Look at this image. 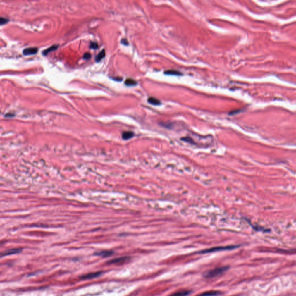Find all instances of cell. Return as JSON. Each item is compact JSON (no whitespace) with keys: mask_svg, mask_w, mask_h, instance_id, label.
<instances>
[{"mask_svg":"<svg viewBox=\"0 0 296 296\" xmlns=\"http://www.w3.org/2000/svg\"><path fill=\"white\" fill-rule=\"evenodd\" d=\"M229 269L228 266L220 267L218 268H215L214 269L205 272L203 273V276L205 278H214L217 276H219L223 274L224 272L226 271Z\"/></svg>","mask_w":296,"mask_h":296,"instance_id":"obj_1","label":"cell"},{"mask_svg":"<svg viewBox=\"0 0 296 296\" xmlns=\"http://www.w3.org/2000/svg\"><path fill=\"white\" fill-rule=\"evenodd\" d=\"M240 247V245H230V246H226V247H212L210 249H207L205 250H202L200 252H199V253H212V252H219V251H223V250H232L235 248H237Z\"/></svg>","mask_w":296,"mask_h":296,"instance_id":"obj_2","label":"cell"},{"mask_svg":"<svg viewBox=\"0 0 296 296\" xmlns=\"http://www.w3.org/2000/svg\"><path fill=\"white\" fill-rule=\"evenodd\" d=\"M22 251V248H15V249H12L10 250H8L4 252H2L0 253V257H4L7 256L9 255H12L14 254H17Z\"/></svg>","mask_w":296,"mask_h":296,"instance_id":"obj_3","label":"cell"},{"mask_svg":"<svg viewBox=\"0 0 296 296\" xmlns=\"http://www.w3.org/2000/svg\"><path fill=\"white\" fill-rule=\"evenodd\" d=\"M101 274V272H92V273H87L86 275H83L82 276H80V278L81 279H93L94 278H96L97 276H99V275H100Z\"/></svg>","mask_w":296,"mask_h":296,"instance_id":"obj_4","label":"cell"},{"mask_svg":"<svg viewBox=\"0 0 296 296\" xmlns=\"http://www.w3.org/2000/svg\"><path fill=\"white\" fill-rule=\"evenodd\" d=\"M128 260V257H122L119 258H116L115 259H113L109 261H108V263L111 264H119V263H123L125 261Z\"/></svg>","mask_w":296,"mask_h":296,"instance_id":"obj_5","label":"cell"},{"mask_svg":"<svg viewBox=\"0 0 296 296\" xmlns=\"http://www.w3.org/2000/svg\"><path fill=\"white\" fill-rule=\"evenodd\" d=\"M191 293V291L189 290H182L178 291L169 296H187Z\"/></svg>","mask_w":296,"mask_h":296,"instance_id":"obj_6","label":"cell"},{"mask_svg":"<svg viewBox=\"0 0 296 296\" xmlns=\"http://www.w3.org/2000/svg\"><path fill=\"white\" fill-rule=\"evenodd\" d=\"M221 295H222V293L219 291H208L196 296H217Z\"/></svg>","mask_w":296,"mask_h":296,"instance_id":"obj_7","label":"cell"},{"mask_svg":"<svg viewBox=\"0 0 296 296\" xmlns=\"http://www.w3.org/2000/svg\"><path fill=\"white\" fill-rule=\"evenodd\" d=\"M37 52H38V49L37 48H28L25 49L23 51V53L25 56H28V55L35 54Z\"/></svg>","mask_w":296,"mask_h":296,"instance_id":"obj_8","label":"cell"},{"mask_svg":"<svg viewBox=\"0 0 296 296\" xmlns=\"http://www.w3.org/2000/svg\"><path fill=\"white\" fill-rule=\"evenodd\" d=\"M113 252L112 251L104 250V251H101V252H99L98 253H96V254L102 256V257H108V256H111L113 254Z\"/></svg>","mask_w":296,"mask_h":296,"instance_id":"obj_9","label":"cell"},{"mask_svg":"<svg viewBox=\"0 0 296 296\" xmlns=\"http://www.w3.org/2000/svg\"><path fill=\"white\" fill-rule=\"evenodd\" d=\"M134 135V133L132 131H125L122 134V138L124 140H127L132 138Z\"/></svg>","mask_w":296,"mask_h":296,"instance_id":"obj_10","label":"cell"},{"mask_svg":"<svg viewBox=\"0 0 296 296\" xmlns=\"http://www.w3.org/2000/svg\"><path fill=\"white\" fill-rule=\"evenodd\" d=\"M148 101L150 104L154 105H159L161 104L160 101H159L158 99L152 97H149L148 99Z\"/></svg>","mask_w":296,"mask_h":296,"instance_id":"obj_11","label":"cell"},{"mask_svg":"<svg viewBox=\"0 0 296 296\" xmlns=\"http://www.w3.org/2000/svg\"><path fill=\"white\" fill-rule=\"evenodd\" d=\"M58 45H53V46L50 47H49V48H48L47 49L45 50L44 51V52H43V54H44V55H45V56L47 55L48 53H49L50 52L53 51H54V50H56L58 48Z\"/></svg>","mask_w":296,"mask_h":296,"instance_id":"obj_12","label":"cell"},{"mask_svg":"<svg viewBox=\"0 0 296 296\" xmlns=\"http://www.w3.org/2000/svg\"><path fill=\"white\" fill-rule=\"evenodd\" d=\"M124 83L127 86H135V85H137V82L135 80H134L133 79L128 78V79H127L125 80Z\"/></svg>","mask_w":296,"mask_h":296,"instance_id":"obj_13","label":"cell"},{"mask_svg":"<svg viewBox=\"0 0 296 296\" xmlns=\"http://www.w3.org/2000/svg\"><path fill=\"white\" fill-rule=\"evenodd\" d=\"M105 50L104 49L102 50V51L97 56V57L96 58V61L97 62L100 61L103 58L105 57Z\"/></svg>","mask_w":296,"mask_h":296,"instance_id":"obj_14","label":"cell"},{"mask_svg":"<svg viewBox=\"0 0 296 296\" xmlns=\"http://www.w3.org/2000/svg\"><path fill=\"white\" fill-rule=\"evenodd\" d=\"M164 73L166 75H182L180 72L176 71V70H170L166 71H164Z\"/></svg>","mask_w":296,"mask_h":296,"instance_id":"obj_15","label":"cell"},{"mask_svg":"<svg viewBox=\"0 0 296 296\" xmlns=\"http://www.w3.org/2000/svg\"><path fill=\"white\" fill-rule=\"evenodd\" d=\"M9 22V20L6 18L0 17V25L6 24Z\"/></svg>","mask_w":296,"mask_h":296,"instance_id":"obj_16","label":"cell"},{"mask_svg":"<svg viewBox=\"0 0 296 296\" xmlns=\"http://www.w3.org/2000/svg\"><path fill=\"white\" fill-rule=\"evenodd\" d=\"M90 48L94 49H96L99 48V45L96 42H92L90 45Z\"/></svg>","mask_w":296,"mask_h":296,"instance_id":"obj_17","label":"cell"},{"mask_svg":"<svg viewBox=\"0 0 296 296\" xmlns=\"http://www.w3.org/2000/svg\"><path fill=\"white\" fill-rule=\"evenodd\" d=\"M91 57V54L89 52H87V53H85L84 54H83V58L85 59V60H89L90 58Z\"/></svg>","mask_w":296,"mask_h":296,"instance_id":"obj_18","label":"cell"},{"mask_svg":"<svg viewBox=\"0 0 296 296\" xmlns=\"http://www.w3.org/2000/svg\"><path fill=\"white\" fill-rule=\"evenodd\" d=\"M122 41V43L123 44H124V45H128V41H127V39H122V41Z\"/></svg>","mask_w":296,"mask_h":296,"instance_id":"obj_19","label":"cell"}]
</instances>
